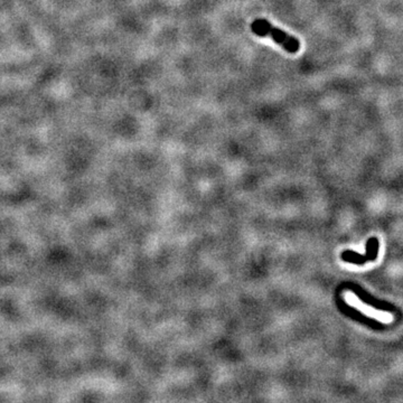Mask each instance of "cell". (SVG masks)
I'll list each match as a JSON object with an SVG mask.
<instances>
[{
	"label": "cell",
	"instance_id": "cell-1",
	"mask_svg": "<svg viewBox=\"0 0 403 403\" xmlns=\"http://www.w3.org/2000/svg\"><path fill=\"white\" fill-rule=\"evenodd\" d=\"M251 32L260 37H270L274 43L281 46L290 54H296L300 50V42L296 37L289 35L282 29L274 27L267 19L258 18L251 23Z\"/></svg>",
	"mask_w": 403,
	"mask_h": 403
},
{
	"label": "cell",
	"instance_id": "cell-2",
	"mask_svg": "<svg viewBox=\"0 0 403 403\" xmlns=\"http://www.w3.org/2000/svg\"><path fill=\"white\" fill-rule=\"evenodd\" d=\"M378 254V240L376 238H371L366 243V254L362 255L354 251H344L342 253V259L344 261L353 264H364L368 261H373L377 258Z\"/></svg>",
	"mask_w": 403,
	"mask_h": 403
},
{
	"label": "cell",
	"instance_id": "cell-3",
	"mask_svg": "<svg viewBox=\"0 0 403 403\" xmlns=\"http://www.w3.org/2000/svg\"><path fill=\"white\" fill-rule=\"evenodd\" d=\"M345 299L347 300V303H350L352 305L353 307H355L358 311L364 313L367 316L377 319V321H380L382 323H390L392 321V316L390 314L376 311V309H373L372 307L367 306L364 303H362L354 293H346Z\"/></svg>",
	"mask_w": 403,
	"mask_h": 403
}]
</instances>
